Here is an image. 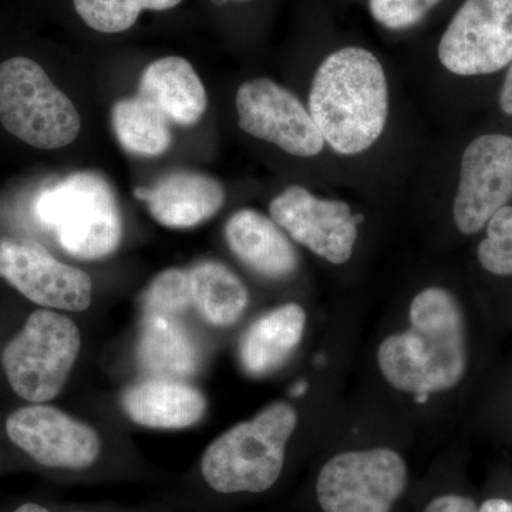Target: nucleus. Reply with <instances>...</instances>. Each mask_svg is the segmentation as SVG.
I'll return each mask as SVG.
<instances>
[{
    "label": "nucleus",
    "mask_w": 512,
    "mask_h": 512,
    "mask_svg": "<svg viewBox=\"0 0 512 512\" xmlns=\"http://www.w3.org/2000/svg\"><path fill=\"white\" fill-rule=\"evenodd\" d=\"M441 0H370L373 18L384 28L403 30L412 28L424 19Z\"/></svg>",
    "instance_id": "25"
},
{
    "label": "nucleus",
    "mask_w": 512,
    "mask_h": 512,
    "mask_svg": "<svg viewBox=\"0 0 512 512\" xmlns=\"http://www.w3.org/2000/svg\"><path fill=\"white\" fill-rule=\"evenodd\" d=\"M269 212L293 241L330 264H345L352 256L360 218L346 202L323 200L306 188L291 185L272 200Z\"/></svg>",
    "instance_id": "12"
},
{
    "label": "nucleus",
    "mask_w": 512,
    "mask_h": 512,
    "mask_svg": "<svg viewBox=\"0 0 512 512\" xmlns=\"http://www.w3.org/2000/svg\"><path fill=\"white\" fill-rule=\"evenodd\" d=\"M239 127L296 157H315L325 140L301 100L269 79L245 82L237 92Z\"/></svg>",
    "instance_id": "9"
},
{
    "label": "nucleus",
    "mask_w": 512,
    "mask_h": 512,
    "mask_svg": "<svg viewBox=\"0 0 512 512\" xmlns=\"http://www.w3.org/2000/svg\"><path fill=\"white\" fill-rule=\"evenodd\" d=\"M82 338L72 319L52 309L29 316L2 355L13 392L30 403H45L62 392L79 357Z\"/></svg>",
    "instance_id": "6"
},
{
    "label": "nucleus",
    "mask_w": 512,
    "mask_h": 512,
    "mask_svg": "<svg viewBox=\"0 0 512 512\" xmlns=\"http://www.w3.org/2000/svg\"><path fill=\"white\" fill-rule=\"evenodd\" d=\"M183 0H74L77 15L100 33H121L133 28L143 10H170Z\"/></svg>",
    "instance_id": "22"
},
{
    "label": "nucleus",
    "mask_w": 512,
    "mask_h": 512,
    "mask_svg": "<svg viewBox=\"0 0 512 512\" xmlns=\"http://www.w3.org/2000/svg\"><path fill=\"white\" fill-rule=\"evenodd\" d=\"M138 96L150 101L177 126H195L207 111L204 84L183 57L167 56L148 64L141 74Z\"/></svg>",
    "instance_id": "17"
},
{
    "label": "nucleus",
    "mask_w": 512,
    "mask_h": 512,
    "mask_svg": "<svg viewBox=\"0 0 512 512\" xmlns=\"http://www.w3.org/2000/svg\"><path fill=\"white\" fill-rule=\"evenodd\" d=\"M238 2H242V0H238Z\"/></svg>",
    "instance_id": "30"
},
{
    "label": "nucleus",
    "mask_w": 512,
    "mask_h": 512,
    "mask_svg": "<svg viewBox=\"0 0 512 512\" xmlns=\"http://www.w3.org/2000/svg\"><path fill=\"white\" fill-rule=\"evenodd\" d=\"M151 217L173 229L198 227L221 210L225 190L220 181L197 171H177L150 188H138Z\"/></svg>",
    "instance_id": "14"
},
{
    "label": "nucleus",
    "mask_w": 512,
    "mask_h": 512,
    "mask_svg": "<svg viewBox=\"0 0 512 512\" xmlns=\"http://www.w3.org/2000/svg\"><path fill=\"white\" fill-rule=\"evenodd\" d=\"M146 315L175 318L194 306L190 269L170 268L158 274L143 295Z\"/></svg>",
    "instance_id": "23"
},
{
    "label": "nucleus",
    "mask_w": 512,
    "mask_h": 512,
    "mask_svg": "<svg viewBox=\"0 0 512 512\" xmlns=\"http://www.w3.org/2000/svg\"><path fill=\"white\" fill-rule=\"evenodd\" d=\"M0 276L43 308L82 312L92 305L89 275L36 245L0 242Z\"/></svg>",
    "instance_id": "13"
},
{
    "label": "nucleus",
    "mask_w": 512,
    "mask_h": 512,
    "mask_svg": "<svg viewBox=\"0 0 512 512\" xmlns=\"http://www.w3.org/2000/svg\"><path fill=\"white\" fill-rule=\"evenodd\" d=\"M512 198V137L485 134L466 148L453 215L461 234L481 231Z\"/></svg>",
    "instance_id": "10"
},
{
    "label": "nucleus",
    "mask_w": 512,
    "mask_h": 512,
    "mask_svg": "<svg viewBox=\"0 0 512 512\" xmlns=\"http://www.w3.org/2000/svg\"><path fill=\"white\" fill-rule=\"evenodd\" d=\"M439 59L458 76L500 72L512 62V0H466L441 37Z\"/></svg>",
    "instance_id": "8"
},
{
    "label": "nucleus",
    "mask_w": 512,
    "mask_h": 512,
    "mask_svg": "<svg viewBox=\"0 0 512 512\" xmlns=\"http://www.w3.org/2000/svg\"><path fill=\"white\" fill-rule=\"evenodd\" d=\"M137 355L140 365L156 377L183 380L194 375L198 366L194 342L171 316H144Z\"/></svg>",
    "instance_id": "19"
},
{
    "label": "nucleus",
    "mask_w": 512,
    "mask_h": 512,
    "mask_svg": "<svg viewBox=\"0 0 512 512\" xmlns=\"http://www.w3.org/2000/svg\"><path fill=\"white\" fill-rule=\"evenodd\" d=\"M6 433L20 450L45 467L84 470L100 456L101 441L93 427L43 403L10 414Z\"/></svg>",
    "instance_id": "11"
},
{
    "label": "nucleus",
    "mask_w": 512,
    "mask_h": 512,
    "mask_svg": "<svg viewBox=\"0 0 512 512\" xmlns=\"http://www.w3.org/2000/svg\"><path fill=\"white\" fill-rule=\"evenodd\" d=\"M225 239L239 261L265 278H288L298 268V254L284 229L254 210L235 212L225 225Z\"/></svg>",
    "instance_id": "16"
},
{
    "label": "nucleus",
    "mask_w": 512,
    "mask_h": 512,
    "mask_svg": "<svg viewBox=\"0 0 512 512\" xmlns=\"http://www.w3.org/2000/svg\"><path fill=\"white\" fill-rule=\"evenodd\" d=\"M407 484V466L390 448L348 451L330 458L316 483L325 512H390Z\"/></svg>",
    "instance_id": "7"
},
{
    "label": "nucleus",
    "mask_w": 512,
    "mask_h": 512,
    "mask_svg": "<svg viewBox=\"0 0 512 512\" xmlns=\"http://www.w3.org/2000/svg\"><path fill=\"white\" fill-rule=\"evenodd\" d=\"M406 332L384 339L377 363L386 382L410 394L453 389L467 370L466 322L463 309L447 289L417 293L410 305Z\"/></svg>",
    "instance_id": "1"
},
{
    "label": "nucleus",
    "mask_w": 512,
    "mask_h": 512,
    "mask_svg": "<svg viewBox=\"0 0 512 512\" xmlns=\"http://www.w3.org/2000/svg\"><path fill=\"white\" fill-rule=\"evenodd\" d=\"M309 113L336 153L356 156L369 150L382 136L389 114L382 63L362 47L336 50L316 70Z\"/></svg>",
    "instance_id": "2"
},
{
    "label": "nucleus",
    "mask_w": 512,
    "mask_h": 512,
    "mask_svg": "<svg viewBox=\"0 0 512 512\" xmlns=\"http://www.w3.org/2000/svg\"><path fill=\"white\" fill-rule=\"evenodd\" d=\"M478 512H512V503L505 500H488Z\"/></svg>",
    "instance_id": "28"
},
{
    "label": "nucleus",
    "mask_w": 512,
    "mask_h": 512,
    "mask_svg": "<svg viewBox=\"0 0 512 512\" xmlns=\"http://www.w3.org/2000/svg\"><path fill=\"white\" fill-rule=\"evenodd\" d=\"M487 237L478 247V261L485 271L512 276V207L498 210L487 222Z\"/></svg>",
    "instance_id": "24"
},
{
    "label": "nucleus",
    "mask_w": 512,
    "mask_h": 512,
    "mask_svg": "<svg viewBox=\"0 0 512 512\" xmlns=\"http://www.w3.org/2000/svg\"><path fill=\"white\" fill-rule=\"evenodd\" d=\"M111 121L121 147L136 156H161L173 141L170 121L140 96L117 101Z\"/></svg>",
    "instance_id": "21"
},
{
    "label": "nucleus",
    "mask_w": 512,
    "mask_h": 512,
    "mask_svg": "<svg viewBox=\"0 0 512 512\" xmlns=\"http://www.w3.org/2000/svg\"><path fill=\"white\" fill-rule=\"evenodd\" d=\"M507 76H505L503 89L500 94V107L507 116L512 117V62L508 64Z\"/></svg>",
    "instance_id": "27"
},
{
    "label": "nucleus",
    "mask_w": 512,
    "mask_h": 512,
    "mask_svg": "<svg viewBox=\"0 0 512 512\" xmlns=\"http://www.w3.org/2000/svg\"><path fill=\"white\" fill-rule=\"evenodd\" d=\"M194 308L208 323L220 328L237 323L247 309V286L228 266L205 261L190 269Z\"/></svg>",
    "instance_id": "20"
},
{
    "label": "nucleus",
    "mask_w": 512,
    "mask_h": 512,
    "mask_svg": "<svg viewBox=\"0 0 512 512\" xmlns=\"http://www.w3.org/2000/svg\"><path fill=\"white\" fill-rule=\"evenodd\" d=\"M36 220L74 258L97 261L117 251L123 218L106 178L82 171L45 188L33 205Z\"/></svg>",
    "instance_id": "4"
},
{
    "label": "nucleus",
    "mask_w": 512,
    "mask_h": 512,
    "mask_svg": "<svg viewBox=\"0 0 512 512\" xmlns=\"http://www.w3.org/2000/svg\"><path fill=\"white\" fill-rule=\"evenodd\" d=\"M306 313L286 303L255 320L242 336L239 360L248 375L262 377L279 369L301 345Z\"/></svg>",
    "instance_id": "18"
},
{
    "label": "nucleus",
    "mask_w": 512,
    "mask_h": 512,
    "mask_svg": "<svg viewBox=\"0 0 512 512\" xmlns=\"http://www.w3.org/2000/svg\"><path fill=\"white\" fill-rule=\"evenodd\" d=\"M0 123L29 146L55 150L79 136L80 116L45 70L28 57L0 63Z\"/></svg>",
    "instance_id": "5"
},
{
    "label": "nucleus",
    "mask_w": 512,
    "mask_h": 512,
    "mask_svg": "<svg viewBox=\"0 0 512 512\" xmlns=\"http://www.w3.org/2000/svg\"><path fill=\"white\" fill-rule=\"evenodd\" d=\"M296 426L291 404H269L212 441L202 456V477L218 493H264L281 477Z\"/></svg>",
    "instance_id": "3"
},
{
    "label": "nucleus",
    "mask_w": 512,
    "mask_h": 512,
    "mask_svg": "<svg viewBox=\"0 0 512 512\" xmlns=\"http://www.w3.org/2000/svg\"><path fill=\"white\" fill-rule=\"evenodd\" d=\"M15 512H49V511H47L45 507H42V505L29 503V504L22 505V507H19L18 510H16Z\"/></svg>",
    "instance_id": "29"
},
{
    "label": "nucleus",
    "mask_w": 512,
    "mask_h": 512,
    "mask_svg": "<svg viewBox=\"0 0 512 512\" xmlns=\"http://www.w3.org/2000/svg\"><path fill=\"white\" fill-rule=\"evenodd\" d=\"M424 512H478V508L470 498L450 494L431 501Z\"/></svg>",
    "instance_id": "26"
},
{
    "label": "nucleus",
    "mask_w": 512,
    "mask_h": 512,
    "mask_svg": "<svg viewBox=\"0 0 512 512\" xmlns=\"http://www.w3.org/2000/svg\"><path fill=\"white\" fill-rule=\"evenodd\" d=\"M124 413L138 426L180 430L204 417L207 400L191 384L168 377H148L131 384L121 397Z\"/></svg>",
    "instance_id": "15"
}]
</instances>
